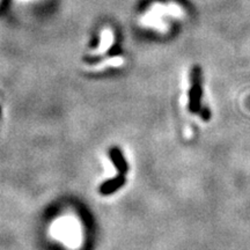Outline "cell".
Returning a JSON list of instances; mask_svg holds the SVG:
<instances>
[{"mask_svg": "<svg viewBox=\"0 0 250 250\" xmlns=\"http://www.w3.org/2000/svg\"><path fill=\"white\" fill-rule=\"evenodd\" d=\"M199 98H201V89H199L198 76H195L193 79V88L191 90V108L192 110H197L199 108Z\"/></svg>", "mask_w": 250, "mask_h": 250, "instance_id": "1", "label": "cell"}, {"mask_svg": "<svg viewBox=\"0 0 250 250\" xmlns=\"http://www.w3.org/2000/svg\"><path fill=\"white\" fill-rule=\"evenodd\" d=\"M122 182H123V180H122V179H117V180L110 181V182L107 183L104 187L102 188L101 192H103V193H109V192L114 191V190H116L117 188L121 186Z\"/></svg>", "mask_w": 250, "mask_h": 250, "instance_id": "2", "label": "cell"}, {"mask_svg": "<svg viewBox=\"0 0 250 250\" xmlns=\"http://www.w3.org/2000/svg\"><path fill=\"white\" fill-rule=\"evenodd\" d=\"M123 61H122L121 58H115V59H110V61H108L107 62H101V64H99L98 66H94L92 67V70L96 71V70H102V68L107 67V66H118V65L122 64Z\"/></svg>", "mask_w": 250, "mask_h": 250, "instance_id": "3", "label": "cell"}]
</instances>
